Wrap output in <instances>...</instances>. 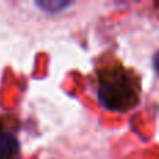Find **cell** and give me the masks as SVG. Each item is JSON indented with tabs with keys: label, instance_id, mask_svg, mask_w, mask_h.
<instances>
[{
	"label": "cell",
	"instance_id": "3",
	"mask_svg": "<svg viewBox=\"0 0 159 159\" xmlns=\"http://www.w3.org/2000/svg\"><path fill=\"white\" fill-rule=\"evenodd\" d=\"M71 2H66V0H42V2H36V6L45 10L46 13H60L69 6H71Z\"/></svg>",
	"mask_w": 159,
	"mask_h": 159
},
{
	"label": "cell",
	"instance_id": "2",
	"mask_svg": "<svg viewBox=\"0 0 159 159\" xmlns=\"http://www.w3.org/2000/svg\"><path fill=\"white\" fill-rule=\"evenodd\" d=\"M20 152V143L13 134H0V159H16Z\"/></svg>",
	"mask_w": 159,
	"mask_h": 159
},
{
	"label": "cell",
	"instance_id": "4",
	"mask_svg": "<svg viewBox=\"0 0 159 159\" xmlns=\"http://www.w3.org/2000/svg\"><path fill=\"white\" fill-rule=\"evenodd\" d=\"M154 69H155V71L159 74V52H157L155 56H154Z\"/></svg>",
	"mask_w": 159,
	"mask_h": 159
},
{
	"label": "cell",
	"instance_id": "1",
	"mask_svg": "<svg viewBox=\"0 0 159 159\" xmlns=\"http://www.w3.org/2000/svg\"><path fill=\"white\" fill-rule=\"evenodd\" d=\"M98 99L106 110L129 112L138 103V84L121 66L107 67L99 73Z\"/></svg>",
	"mask_w": 159,
	"mask_h": 159
}]
</instances>
